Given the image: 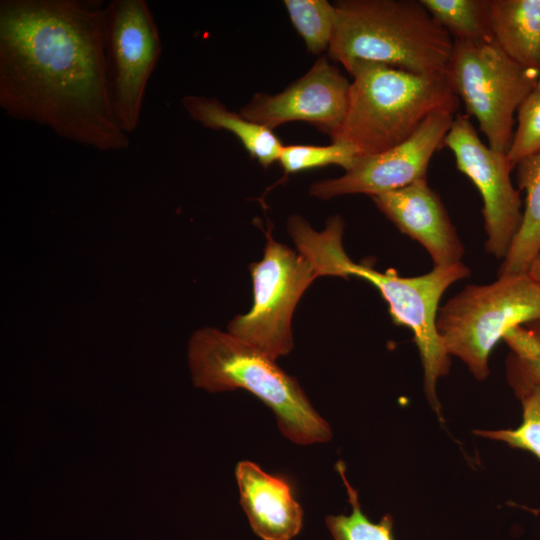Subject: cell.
<instances>
[{"instance_id":"cell-1","label":"cell","mask_w":540,"mask_h":540,"mask_svg":"<svg viewBox=\"0 0 540 540\" xmlns=\"http://www.w3.org/2000/svg\"><path fill=\"white\" fill-rule=\"evenodd\" d=\"M0 107L82 146L127 149L110 98L105 4L1 0Z\"/></svg>"},{"instance_id":"cell-2","label":"cell","mask_w":540,"mask_h":540,"mask_svg":"<svg viewBox=\"0 0 540 540\" xmlns=\"http://www.w3.org/2000/svg\"><path fill=\"white\" fill-rule=\"evenodd\" d=\"M344 221L329 218L322 231L304 228L296 239L297 249L311 262L318 277H358L378 289L388 304L394 324L413 333L423 367L424 393L432 409L440 416L436 394L437 381L449 373L450 355L437 331L439 301L455 282L466 279L471 271L464 263L435 266L430 272L413 277L400 276L393 268L385 272L355 263L343 247Z\"/></svg>"},{"instance_id":"cell-3","label":"cell","mask_w":540,"mask_h":540,"mask_svg":"<svg viewBox=\"0 0 540 540\" xmlns=\"http://www.w3.org/2000/svg\"><path fill=\"white\" fill-rule=\"evenodd\" d=\"M345 69L352 77L347 111L331 140L352 146L358 156L391 149L430 115L458 110L447 70L419 74L368 61H355Z\"/></svg>"},{"instance_id":"cell-4","label":"cell","mask_w":540,"mask_h":540,"mask_svg":"<svg viewBox=\"0 0 540 540\" xmlns=\"http://www.w3.org/2000/svg\"><path fill=\"white\" fill-rule=\"evenodd\" d=\"M188 365L193 384L210 393L243 389L274 413L281 433L308 445L331 439L327 421L314 409L297 380L276 360L230 334L205 327L192 334Z\"/></svg>"},{"instance_id":"cell-5","label":"cell","mask_w":540,"mask_h":540,"mask_svg":"<svg viewBox=\"0 0 540 540\" xmlns=\"http://www.w3.org/2000/svg\"><path fill=\"white\" fill-rule=\"evenodd\" d=\"M328 56L345 68L355 61L419 74L447 69L453 38L420 0H339Z\"/></svg>"},{"instance_id":"cell-6","label":"cell","mask_w":540,"mask_h":540,"mask_svg":"<svg viewBox=\"0 0 540 540\" xmlns=\"http://www.w3.org/2000/svg\"><path fill=\"white\" fill-rule=\"evenodd\" d=\"M540 317V285L528 273L470 284L439 307L437 331L450 356L477 380L488 377L489 356L512 328Z\"/></svg>"},{"instance_id":"cell-7","label":"cell","mask_w":540,"mask_h":540,"mask_svg":"<svg viewBox=\"0 0 540 540\" xmlns=\"http://www.w3.org/2000/svg\"><path fill=\"white\" fill-rule=\"evenodd\" d=\"M447 72L468 115L479 123L488 146L507 153L514 134V114L540 74L512 60L495 40L454 41Z\"/></svg>"},{"instance_id":"cell-8","label":"cell","mask_w":540,"mask_h":540,"mask_svg":"<svg viewBox=\"0 0 540 540\" xmlns=\"http://www.w3.org/2000/svg\"><path fill=\"white\" fill-rule=\"evenodd\" d=\"M263 258L250 265L253 305L234 317L228 332L276 360L293 348L292 317L305 290L318 276L298 250L266 232Z\"/></svg>"},{"instance_id":"cell-9","label":"cell","mask_w":540,"mask_h":540,"mask_svg":"<svg viewBox=\"0 0 540 540\" xmlns=\"http://www.w3.org/2000/svg\"><path fill=\"white\" fill-rule=\"evenodd\" d=\"M159 29L145 0L105 4V54L113 111L128 135L139 126L149 80L162 54Z\"/></svg>"},{"instance_id":"cell-10","label":"cell","mask_w":540,"mask_h":540,"mask_svg":"<svg viewBox=\"0 0 540 540\" xmlns=\"http://www.w3.org/2000/svg\"><path fill=\"white\" fill-rule=\"evenodd\" d=\"M454 154L456 166L476 186L483 199L485 250L504 259L521 226L520 190L510 178L513 169L507 153L485 145L468 116L455 115L443 140Z\"/></svg>"},{"instance_id":"cell-11","label":"cell","mask_w":540,"mask_h":540,"mask_svg":"<svg viewBox=\"0 0 540 540\" xmlns=\"http://www.w3.org/2000/svg\"><path fill=\"white\" fill-rule=\"evenodd\" d=\"M454 117L450 111L430 115L401 144L378 154L357 156L342 176L312 183L309 194L323 200L358 193L373 197L426 178L429 162L443 147Z\"/></svg>"},{"instance_id":"cell-12","label":"cell","mask_w":540,"mask_h":540,"mask_svg":"<svg viewBox=\"0 0 540 540\" xmlns=\"http://www.w3.org/2000/svg\"><path fill=\"white\" fill-rule=\"evenodd\" d=\"M349 89V80L322 56L283 91L256 93L240 114L273 131L291 121H304L332 138L344 121Z\"/></svg>"},{"instance_id":"cell-13","label":"cell","mask_w":540,"mask_h":540,"mask_svg":"<svg viewBox=\"0 0 540 540\" xmlns=\"http://www.w3.org/2000/svg\"><path fill=\"white\" fill-rule=\"evenodd\" d=\"M378 209L405 235L420 243L434 267L461 262L465 249L439 195L426 178L372 197Z\"/></svg>"},{"instance_id":"cell-14","label":"cell","mask_w":540,"mask_h":540,"mask_svg":"<svg viewBox=\"0 0 540 540\" xmlns=\"http://www.w3.org/2000/svg\"><path fill=\"white\" fill-rule=\"evenodd\" d=\"M240 504L254 534L262 540H292L303 527L304 512L287 479L251 461L235 469Z\"/></svg>"},{"instance_id":"cell-15","label":"cell","mask_w":540,"mask_h":540,"mask_svg":"<svg viewBox=\"0 0 540 540\" xmlns=\"http://www.w3.org/2000/svg\"><path fill=\"white\" fill-rule=\"evenodd\" d=\"M494 40L515 62L540 74V0H489Z\"/></svg>"},{"instance_id":"cell-16","label":"cell","mask_w":540,"mask_h":540,"mask_svg":"<svg viewBox=\"0 0 540 540\" xmlns=\"http://www.w3.org/2000/svg\"><path fill=\"white\" fill-rule=\"evenodd\" d=\"M181 104L189 117L202 126L225 130L236 136L264 168L278 162L284 145L273 130L246 119L214 97L186 95Z\"/></svg>"},{"instance_id":"cell-17","label":"cell","mask_w":540,"mask_h":540,"mask_svg":"<svg viewBox=\"0 0 540 540\" xmlns=\"http://www.w3.org/2000/svg\"><path fill=\"white\" fill-rule=\"evenodd\" d=\"M519 190L526 193L521 226L503 259L498 275L526 274L540 253V152L516 165Z\"/></svg>"},{"instance_id":"cell-18","label":"cell","mask_w":540,"mask_h":540,"mask_svg":"<svg viewBox=\"0 0 540 540\" xmlns=\"http://www.w3.org/2000/svg\"><path fill=\"white\" fill-rule=\"evenodd\" d=\"M453 41L479 43L494 40L489 0H420Z\"/></svg>"},{"instance_id":"cell-19","label":"cell","mask_w":540,"mask_h":540,"mask_svg":"<svg viewBox=\"0 0 540 540\" xmlns=\"http://www.w3.org/2000/svg\"><path fill=\"white\" fill-rule=\"evenodd\" d=\"M503 340L511 350L507 380L519 396L540 384V317L510 329Z\"/></svg>"},{"instance_id":"cell-20","label":"cell","mask_w":540,"mask_h":540,"mask_svg":"<svg viewBox=\"0 0 540 540\" xmlns=\"http://www.w3.org/2000/svg\"><path fill=\"white\" fill-rule=\"evenodd\" d=\"M351 505V513L328 515L325 524L333 540H395L393 535V517L384 515L378 522H372L362 511L358 491L353 488L346 477L345 464L336 463Z\"/></svg>"},{"instance_id":"cell-21","label":"cell","mask_w":540,"mask_h":540,"mask_svg":"<svg viewBox=\"0 0 540 540\" xmlns=\"http://www.w3.org/2000/svg\"><path fill=\"white\" fill-rule=\"evenodd\" d=\"M292 25L309 53L328 52L336 23L334 4L327 0H285Z\"/></svg>"},{"instance_id":"cell-22","label":"cell","mask_w":540,"mask_h":540,"mask_svg":"<svg viewBox=\"0 0 540 540\" xmlns=\"http://www.w3.org/2000/svg\"><path fill=\"white\" fill-rule=\"evenodd\" d=\"M357 156L352 146L342 142H332L329 145L292 144L283 146L278 162L285 174L328 165H337L347 171Z\"/></svg>"},{"instance_id":"cell-23","label":"cell","mask_w":540,"mask_h":540,"mask_svg":"<svg viewBox=\"0 0 540 540\" xmlns=\"http://www.w3.org/2000/svg\"><path fill=\"white\" fill-rule=\"evenodd\" d=\"M522 403V423L515 429L475 430L474 433L492 440L502 441L512 448L532 453L540 460V384L519 396Z\"/></svg>"},{"instance_id":"cell-24","label":"cell","mask_w":540,"mask_h":540,"mask_svg":"<svg viewBox=\"0 0 540 540\" xmlns=\"http://www.w3.org/2000/svg\"><path fill=\"white\" fill-rule=\"evenodd\" d=\"M516 113L517 127L507 152L513 168L522 159L540 152V79Z\"/></svg>"},{"instance_id":"cell-25","label":"cell","mask_w":540,"mask_h":540,"mask_svg":"<svg viewBox=\"0 0 540 540\" xmlns=\"http://www.w3.org/2000/svg\"><path fill=\"white\" fill-rule=\"evenodd\" d=\"M528 274L535 282L540 285V253L530 265Z\"/></svg>"}]
</instances>
